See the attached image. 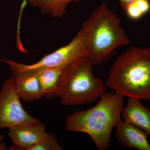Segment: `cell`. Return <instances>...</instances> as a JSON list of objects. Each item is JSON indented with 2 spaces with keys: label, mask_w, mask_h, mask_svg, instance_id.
<instances>
[{
  "label": "cell",
  "mask_w": 150,
  "mask_h": 150,
  "mask_svg": "<svg viewBox=\"0 0 150 150\" xmlns=\"http://www.w3.org/2000/svg\"><path fill=\"white\" fill-rule=\"evenodd\" d=\"M124 106V97L115 92H106L93 107L77 110L68 115L65 129L88 134L98 150H107L110 147L111 133L121 119Z\"/></svg>",
  "instance_id": "obj_1"
},
{
  "label": "cell",
  "mask_w": 150,
  "mask_h": 150,
  "mask_svg": "<svg viewBox=\"0 0 150 150\" xmlns=\"http://www.w3.org/2000/svg\"><path fill=\"white\" fill-rule=\"evenodd\" d=\"M105 85L123 97L150 100V47L131 46L123 52L110 69Z\"/></svg>",
  "instance_id": "obj_2"
},
{
  "label": "cell",
  "mask_w": 150,
  "mask_h": 150,
  "mask_svg": "<svg viewBox=\"0 0 150 150\" xmlns=\"http://www.w3.org/2000/svg\"><path fill=\"white\" fill-rule=\"evenodd\" d=\"M121 21L117 15L102 3L83 22L88 35L87 57L93 66L109 60L116 48L130 45L131 41L121 27Z\"/></svg>",
  "instance_id": "obj_3"
},
{
  "label": "cell",
  "mask_w": 150,
  "mask_h": 150,
  "mask_svg": "<svg viewBox=\"0 0 150 150\" xmlns=\"http://www.w3.org/2000/svg\"><path fill=\"white\" fill-rule=\"evenodd\" d=\"M88 58L82 57L64 67L58 96L64 106H78L96 101L106 92L103 81L95 77Z\"/></svg>",
  "instance_id": "obj_4"
},
{
  "label": "cell",
  "mask_w": 150,
  "mask_h": 150,
  "mask_svg": "<svg viewBox=\"0 0 150 150\" xmlns=\"http://www.w3.org/2000/svg\"><path fill=\"white\" fill-rule=\"evenodd\" d=\"M88 54V33L83 23L79 32L69 44L43 56L35 64L25 65L11 60L1 61L8 65L13 74L25 71L64 67L79 58L87 57Z\"/></svg>",
  "instance_id": "obj_5"
},
{
  "label": "cell",
  "mask_w": 150,
  "mask_h": 150,
  "mask_svg": "<svg viewBox=\"0 0 150 150\" xmlns=\"http://www.w3.org/2000/svg\"><path fill=\"white\" fill-rule=\"evenodd\" d=\"M12 76L3 82L0 91V129L18 125H34L41 123L22 106Z\"/></svg>",
  "instance_id": "obj_6"
},
{
  "label": "cell",
  "mask_w": 150,
  "mask_h": 150,
  "mask_svg": "<svg viewBox=\"0 0 150 150\" xmlns=\"http://www.w3.org/2000/svg\"><path fill=\"white\" fill-rule=\"evenodd\" d=\"M8 129V136L13 145L8 150H28L40 142L47 134L45 125L42 122L36 125L12 126Z\"/></svg>",
  "instance_id": "obj_7"
},
{
  "label": "cell",
  "mask_w": 150,
  "mask_h": 150,
  "mask_svg": "<svg viewBox=\"0 0 150 150\" xmlns=\"http://www.w3.org/2000/svg\"><path fill=\"white\" fill-rule=\"evenodd\" d=\"M115 131L116 139L124 148L150 150L148 134L137 126L121 119L115 126Z\"/></svg>",
  "instance_id": "obj_8"
},
{
  "label": "cell",
  "mask_w": 150,
  "mask_h": 150,
  "mask_svg": "<svg viewBox=\"0 0 150 150\" xmlns=\"http://www.w3.org/2000/svg\"><path fill=\"white\" fill-rule=\"evenodd\" d=\"M12 75L15 88L20 98L30 102L43 97L36 71H25Z\"/></svg>",
  "instance_id": "obj_9"
},
{
  "label": "cell",
  "mask_w": 150,
  "mask_h": 150,
  "mask_svg": "<svg viewBox=\"0 0 150 150\" xmlns=\"http://www.w3.org/2000/svg\"><path fill=\"white\" fill-rule=\"evenodd\" d=\"M141 100L128 98L121 116L123 120L142 129L150 136V109L144 106Z\"/></svg>",
  "instance_id": "obj_10"
},
{
  "label": "cell",
  "mask_w": 150,
  "mask_h": 150,
  "mask_svg": "<svg viewBox=\"0 0 150 150\" xmlns=\"http://www.w3.org/2000/svg\"><path fill=\"white\" fill-rule=\"evenodd\" d=\"M64 68H46L35 70L43 97L53 99L58 96L59 81Z\"/></svg>",
  "instance_id": "obj_11"
},
{
  "label": "cell",
  "mask_w": 150,
  "mask_h": 150,
  "mask_svg": "<svg viewBox=\"0 0 150 150\" xmlns=\"http://www.w3.org/2000/svg\"><path fill=\"white\" fill-rule=\"evenodd\" d=\"M80 0H27L33 7H37L43 14L52 17L62 18L67 13V8L72 2L77 3Z\"/></svg>",
  "instance_id": "obj_12"
},
{
  "label": "cell",
  "mask_w": 150,
  "mask_h": 150,
  "mask_svg": "<svg viewBox=\"0 0 150 150\" xmlns=\"http://www.w3.org/2000/svg\"><path fill=\"white\" fill-rule=\"evenodd\" d=\"M150 11V0H136L124 10L128 18L133 21L140 19Z\"/></svg>",
  "instance_id": "obj_13"
},
{
  "label": "cell",
  "mask_w": 150,
  "mask_h": 150,
  "mask_svg": "<svg viewBox=\"0 0 150 150\" xmlns=\"http://www.w3.org/2000/svg\"><path fill=\"white\" fill-rule=\"evenodd\" d=\"M62 146L52 134L47 133L40 142L28 150H62Z\"/></svg>",
  "instance_id": "obj_14"
},
{
  "label": "cell",
  "mask_w": 150,
  "mask_h": 150,
  "mask_svg": "<svg viewBox=\"0 0 150 150\" xmlns=\"http://www.w3.org/2000/svg\"><path fill=\"white\" fill-rule=\"evenodd\" d=\"M135 1L136 0H118V1H119L121 8L124 11L130 4L133 2Z\"/></svg>",
  "instance_id": "obj_15"
},
{
  "label": "cell",
  "mask_w": 150,
  "mask_h": 150,
  "mask_svg": "<svg viewBox=\"0 0 150 150\" xmlns=\"http://www.w3.org/2000/svg\"><path fill=\"white\" fill-rule=\"evenodd\" d=\"M4 139V135L0 134V143L3 142Z\"/></svg>",
  "instance_id": "obj_16"
},
{
  "label": "cell",
  "mask_w": 150,
  "mask_h": 150,
  "mask_svg": "<svg viewBox=\"0 0 150 150\" xmlns=\"http://www.w3.org/2000/svg\"></svg>",
  "instance_id": "obj_17"
}]
</instances>
